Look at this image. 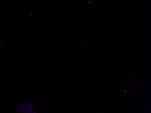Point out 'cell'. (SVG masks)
<instances>
[{"instance_id": "6da1fadb", "label": "cell", "mask_w": 151, "mask_h": 113, "mask_svg": "<svg viewBox=\"0 0 151 113\" xmlns=\"http://www.w3.org/2000/svg\"><path fill=\"white\" fill-rule=\"evenodd\" d=\"M16 109L20 113H36V107L34 102H26L19 104Z\"/></svg>"}]
</instances>
